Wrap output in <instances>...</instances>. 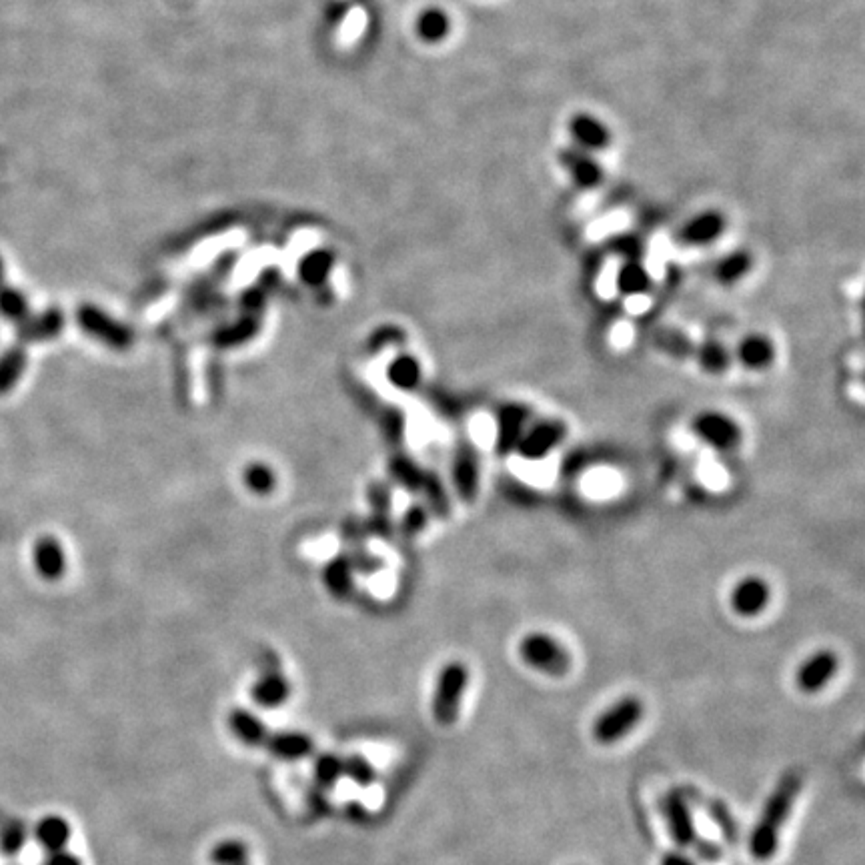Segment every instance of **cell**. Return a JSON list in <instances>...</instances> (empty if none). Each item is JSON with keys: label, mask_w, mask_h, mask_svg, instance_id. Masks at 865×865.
I'll return each instance as SVG.
<instances>
[{"label": "cell", "mask_w": 865, "mask_h": 865, "mask_svg": "<svg viewBox=\"0 0 865 865\" xmlns=\"http://www.w3.org/2000/svg\"><path fill=\"white\" fill-rule=\"evenodd\" d=\"M799 791L801 777L797 771H789L779 779V783L767 797L761 815L749 835V853L757 861H767L777 853L781 829L793 809Z\"/></svg>", "instance_id": "cell-1"}, {"label": "cell", "mask_w": 865, "mask_h": 865, "mask_svg": "<svg viewBox=\"0 0 865 865\" xmlns=\"http://www.w3.org/2000/svg\"><path fill=\"white\" fill-rule=\"evenodd\" d=\"M519 655L531 669L561 677L571 669L569 649L553 635L545 631H531L519 641Z\"/></svg>", "instance_id": "cell-2"}, {"label": "cell", "mask_w": 865, "mask_h": 865, "mask_svg": "<svg viewBox=\"0 0 865 865\" xmlns=\"http://www.w3.org/2000/svg\"><path fill=\"white\" fill-rule=\"evenodd\" d=\"M469 685V667L463 661H449L435 685V695L431 703L433 717L439 725H453L461 711V699Z\"/></svg>", "instance_id": "cell-3"}, {"label": "cell", "mask_w": 865, "mask_h": 865, "mask_svg": "<svg viewBox=\"0 0 865 865\" xmlns=\"http://www.w3.org/2000/svg\"><path fill=\"white\" fill-rule=\"evenodd\" d=\"M645 705L635 695H625L611 703L593 723V737L601 745H611L629 735L643 719Z\"/></svg>", "instance_id": "cell-4"}, {"label": "cell", "mask_w": 865, "mask_h": 865, "mask_svg": "<svg viewBox=\"0 0 865 865\" xmlns=\"http://www.w3.org/2000/svg\"><path fill=\"white\" fill-rule=\"evenodd\" d=\"M689 427L703 445L721 453L735 451L743 439L739 423L721 411H701L691 419Z\"/></svg>", "instance_id": "cell-5"}, {"label": "cell", "mask_w": 865, "mask_h": 865, "mask_svg": "<svg viewBox=\"0 0 865 865\" xmlns=\"http://www.w3.org/2000/svg\"><path fill=\"white\" fill-rule=\"evenodd\" d=\"M567 437V425L559 419H545L529 425L521 435L515 451L525 461H543L549 457Z\"/></svg>", "instance_id": "cell-6"}, {"label": "cell", "mask_w": 865, "mask_h": 865, "mask_svg": "<svg viewBox=\"0 0 865 865\" xmlns=\"http://www.w3.org/2000/svg\"><path fill=\"white\" fill-rule=\"evenodd\" d=\"M771 601V587L759 575H747L739 579L729 593V607L735 615L751 619L761 615Z\"/></svg>", "instance_id": "cell-7"}, {"label": "cell", "mask_w": 865, "mask_h": 865, "mask_svg": "<svg viewBox=\"0 0 865 865\" xmlns=\"http://www.w3.org/2000/svg\"><path fill=\"white\" fill-rule=\"evenodd\" d=\"M839 657L831 649H819L811 653L799 667L795 669V685L799 691L811 695L821 691L837 673Z\"/></svg>", "instance_id": "cell-8"}, {"label": "cell", "mask_w": 865, "mask_h": 865, "mask_svg": "<svg viewBox=\"0 0 865 865\" xmlns=\"http://www.w3.org/2000/svg\"><path fill=\"white\" fill-rule=\"evenodd\" d=\"M733 357L747 371L759 373V371H767L775 363L777 349L767 335L749 333L737 343Z\"/></svg>", "instance_id": "cell-9"}, {"label": "cell", "mask_w": 865, "mask_h": 865, "mask_svg": "<svg viewBox=\"0 0 865 865\" xmlns=\"http://www.w3.org/2000/svg\"><path fill=\"white\" fill-rule=\"evenodd\" d=\"M665 819L673 841L679 847H691L697 841V827L687 801L679 793H669L663 803Z\"/></svg>", "instance_id": "cell-10"}, {"label": "cell", "mask_w": 865, "mask_h": 865, "mask_svg": "<svg viewBox=\"0 0 865 865\" xmlns=\"http://www.w3.org/2000/svg\"><path fill=\"white\" fill-rule=\"evenodd\" d=\"M559 163L569 173L573 183L583 189L597 187L603 181L601 165L591 157V153H585L573 145L559 153Z\"/></svg>", "instance_id": "cell-11"}, {"label": "cell", "mask_w": 865, "mask_h": 865, "mask_svg": "<svg viewBox=\"0 0 865 865\" xmlns=\"http://www.w3.org/2000/svg\"><path fill=\"white\" fill-rule=\"evenodd\" d=\"M725 231V219L723 215L715 213V211H705L695 215L693 219H689L681 231H679V239L683 245L689 247H705L715 243V239H719Z\"/></svg>", "instance_id": "cell-12"}, {"label": "cell", "mask_w": 865, "mask_h": 865, "mask_svg": "<svg viewBox=\"0 0 865 865\" xmlns=\"http://www.w3.org/2000/svg\"><path fill=\"white\" fill-rule=\"evenodd\" d=\"M569 135L573 141V147L585 151V153H593V151H601L607 147L611 135L607 131V127L593 115H575L569 121Z\"/></svg>", "instance_id": "cell-13"}, {"label": "cell", "mask_w": 865, "mask_h": 865, "mask_svg": "<svg viewBox=\"0 0 865 865\" xmlns=\"http://www.w3.org/2000/svg\"><path fill=\"white\" fill-rule=\"evenodd\" d=\"M531 425V417L527 407L523 405H505L497 415V449L507 453L515 451L525 429Z\"/></svg>", "instance_id": "cell-14"}, {"label": "cell", "mask_w": 865, "mask_h": 865, "mask_svg": "<svg viewBox=\"0 0 865 865\" xmlns=\"http://www.w3.org/2000/svg\"><path fill=\"white\" fill-rule=\"evenodd\" d=\"M251 697L263 709H277L291 697V683L279 669H267L255 681Z\"/></svg>", "instance_id": "cell-15"}, {"label": "cell", "mask_w": 865, "mask_h": 865, "mask_svg": "<svg viewBox=\"0 0 865 865\" xmlns=\"http://www.w3.org/2000/svg\"><path fill=\"white\" fill-rule=\"evenodd\" d=\"M265 747L271 751V755L283 759V761H299L303 757H309L313 753V739L299 731H275L269 733Z\"/></svg>", "instance_id": "cell-16"}, {"label": "cell", "mask_w": 865, "mask_h": 865, "mask_svg": "<svg viewBox=\"0 0 865 865\" xmlns=\"http://www.w3.org/2000/svg\"><path fill=\"white\" fill-rule=\"evenodd\" d=\"M455 485L463 501H473L479 489V459L475 447L465 445L459 449L455 461Z\"/></svg>", "instance_id": "cell-17"}, {"label": "cell", "mask_w": 865, "mask_h": 865, "mask_svg": "<svg viewBox=\"0 0 865 865\" xmlns=\"http://www.w3.org/2000/svg\"><path fill=\"white\" fill-rule=\"evenodd\" d=\"M229 725L235 737L249 747H265L269 737L267 725L247 709H233L229 715Z\"/></svg>", "instance_id": "cell-18"}, {"label": "cell", "mask_w": 865, "mask_h": 865, "mask_svg": "<svg viewBox=\"0 0 865 865\" xmlns=\"http://www.w3.org/2000/svg\"><path fill=\"white\" fill-rule=\"evenodd\" d=\"M451 33V17L439 9V7H429L423 9L415 21V35L427 43V45H437L441 41H445Z\"/></svg>", "instance_id": "cell-19"}, {"label": "cell", "mask_w": 865, "mask_h": 865, "mask_svg": "<svg viewBox=\"0 0 865 865\" xmlns=\"http://www.w3.org/2000/svg\"><path fill=\"white\" fill-rule=\"evenodd\" d=\"M71 825H69V821L65 819V817H61V815H47V817H43L39 823H37V827H35V837H37V841L49 851V853H55V851H63L67 845H69V841H71Z\"/></svg>", "instance_id": "cell-20"}, {"label": "cell", "mask_w": 865, "mask_h": 865, "mask_svg": "<svg viewBox=\"0 0 865 865\" xmlns=\"http://www.w3.org/2000/svg\"><path fill=\"white\" fill-rule=\"evenodd\" d=\"M63 329V315L51 309L39 317L19 321V337L23 341H47L55 339Z\"/></svg>", "instance_id": "cell-21"}, {"label": "cell", "mask_w": 865, "mask_h": 865, "mask_svg": "<svg viewBox=\"0 0 865 865\" xmlns=\"http://www.w3.org/2000/svg\"><path fill=\"white\" fill-rule=\"evenodd\" d=\"M753 267V259L749 253L745 251H733L729 255H725L721 261H717L715 269H713V277L719 285H735L739 281H743L749 271Z\"/></svg>", "instance_id": "cell-22"}, {"label": "cell", "mask_w": 865, "mask_h": 865, "mask_svg": "<svg viewBox=\"0 0 865 865\" xmlns=\"http://www.w3.org/2000/svg\"><path fill=\"white\" fill-rule=\"evenodd\" d=\"M35 563H37L39 573L45 579H49V581L59 579L65 571V555H63L59 541H55L51 537L41 539L37 543V549H35Z\"/></svg>", "instance_id": "cell-23"}, {"label": "cell", "mask_w": 865, "mask_h": 865, "mask_svg": "<svg viewBox=\"0 0 865 865\" xmlns=\"http://www.w3.org/2000/svg\"><path fill=\"white\" fill-rule=\"evenodd\" d=\"M27 367V353L23 347H11L0 355V395L15 389Z\"/></svg>", "instance_id": "cell-24"}, {"label": "cell", "mask_w": 865, "mask_h": 865, "mask_svg": "<svg viewBox=\"0 0 865 865\" xmlns=\"http://www.w3.org/2000/svg\"><path fill=\"white\" fill-rule=\"evenodd\" d=\"M731 359H733V355L725 349V345H721L719 341H713V339L701 343V347L697 349L699 367L703 373H709V375H723L729 369Z\"/></svg>", "instance_id": "cell-25"}, {"label": "cell", "mask_w": 865, "mask_h": 865, "mask_svg": "<svg viewBox=\"0 0 865 865\" xmlns=\"http://www.w3.org/2000/svg\"><path fill=\"white\" fill-rule=\"evenodd\" d=\"M651 285V277L647 273V269L637 263V261H629L619 269L617 275V289L623 295H641L649 289Z\"/></svg>", "instance_id": "cell-26"}, {"label": "cell", "mask_w": 865, "mask_h": 865, "mask_svg": "<svg viewBox=\"0 0 865 865\" xmlns=\"http://www.w3.org/2000/svg\"><path fill=\"white\" fill-rule=\"evenodd\" d=\"M27 837L29 831L23 821L19 819L7 821L3 827H0V853L5 857H17L23 851Z\"/></svg>", "instance_id": "cell-27"}, {"label": "cell", "mask_w": 865, "mask_h": 865, "mask_svg": "<svg viewBox=\"0 0 865 865\" xmlns=\"http://www.w3.org/2000/svg\"><path fill=\"white\" fill-rule=\"evenodd\" d=\"M209 859L213 865H243L249 863V847L239 839H225L213 847Z\"/></svg>", "instance_id": "cell-28"}, {"label": "cell", "mask_w": 865, "mask_h": 865, "mask_svg": "<svg viewBox=\"0 0 865 865\" xmlns=\"http://www.w3.org/2000/svg\"><path fill=\"white\" fill-rule=\"evenodd\" d=\"M29 303L27 297L9 285H0V315L11 321H23L27 317Z\"/></svg>", "instance_id": "cell-29"}, {"label": "cell", "mask_w": 865, "mask_h": 865, "mask_svg": "<svg viewBox=\"0 0 865 865\" xmlns=\"http://www.w3.org/2000/svg\"><path fill=\"white\" fill-rule=\"evenodd\" d=\"M345 775L343 771V759L333 755V753H323L317 757L315 761V785L321 789H329L333 787L341 777Z\"/></svg>", "instance_id": "cell-30"}, {"label": "cell", "mask_w": 865, "mask_h": 865, "mask_svg": "<svg viewBox=\"0 0 865 865\" xmlns=\"http://www.w3.org/2000/svg\"><path fill=\"white\" fill-rule=\"evenodd\" d=\"M343 771L349 779H353L361 787H369L377 779L375 767L363 755H351L343 759Z\"/></svg>", "instance_id": "cell-31"}, {"label": "cell", "mask_w": 865, "mask_h": 865, "mask_svg": "<svg viewBox=\"0 0 865 865\" xmlns=\"http://www.w3.org/2000/svg\"><path fill=\"white\" fill-rule=\"evenodd\" d=\"M421 367L413 357H401L391 365V379L397 383V387L411 389L419 383Z\"/></svg>", "instance_id": "cell-32"}, {"label": "cell", "mask_w": 865, "mask_h": 865, "mask_svg": "<svg viewBox=\"0 0 865 865\" xmlns=\"http://www.w3.org/2000/svg\"><path fill=\"white\" fill-rule=\"evenodd\" d=\"M331 263H333V259H331V255L325 253V251L309 253V255L303 259V263H301V275H303L307 281H313V283H315V281H321V279L327 275Z\"/></svg>", "instance_id": "cell-33"}, {"label": "cell", "mask_w": 865, "mask_h": 865, "mask_svg": "<svg viewBox=\"0 0 865 865\" xmlns=\"http://www.w3.org/2000/svg\"><path fill=\"white\" fill-rule=\"evenodd\" d=\"M713 819L717 821V825L725 831V835H727L729 839L735 837V823H733V819H731V813H729L721 803L713 809Z\"/></svg>", "instance_id": "cell-34"}, {"label": "cell", "mask_w": 865, "mask_h": 865, "mask_svg": "<svg viewBox=\"0 0 865 865\" xmlns=\"http://www.w3.org/2000/svg\"><path fill=\"white\" fill-rule=\"evenodd\" d=\"M45 865H83V861L79 857H75L69 851H55L49 855V859L45 861Z\"/></svg>", "instance_id": "cell-35"}, {"label": "cell", "mask_w": 865, "mask_h": 865, "mask_svg": "<svg viewBox=\"0 0 865 865\" xmlns=\"http://www.w3.org/2000/svg\"><path fill=\"white\" fill-rule=\"evenodd\" d=\"M309 805L313 807L315 813H325L327 807H329L327 797H325V789H321V787L311 789V791H309Z\"/></svg>", "instance_id": "cell-36"}, {"label": "cell", "mask_w": 865, "mask_h": 865, "mask_svg": "<svg viewBox=\"0 0 865 865\" xmlns=\"http://www.w3.org/2000/svg\"><path fill=\"white\" fill-rule=\"evenodd\" d=\"M661 865H695V863L689 857L681 855V853H669V855L663 857Z\"/></svg>", "instance_id": "cell-37"}, {"label": "cell", "mask_w": 865, "mask_h": 865, "mask_svg": "<svg viewBox=\"0 0 865 865\" xmlns=\"http://www.w3.org/2000/svg\"><path fill=\"white\" fill-rule=\"evenodd\" d=\"M349 815H351V819H359V817H365L367 813L361 805H349Z\"/></svg>", "instance_id": "cell-38"}, {"label": "cell", "mask_w": 865, "mask_h": 865, "mask_svg": "<svg viewBox=\"0 0 865 865\" xmlns=\"http://www.w3.org/2000/svg\"><path fill=\"white\" fill-rule=\"evenodd\" d=\"M5 283V261H3V257H0V285Z\"/></svg>", "instance_id": "cell-39"}, {"label": "cell", "mask_w": 865, "mask_h": 865, "mask_svg": "<svg viewBox=\"0 0 865 865\" xmlns=\"http://www.w3.org/2000/svg\"><path fill=\"white\" fill-rule=\"evenodd\" d=\"M243 865H249V863H243Z\"/></svg>", "instance_id": "cell-40"}]
</instances>
